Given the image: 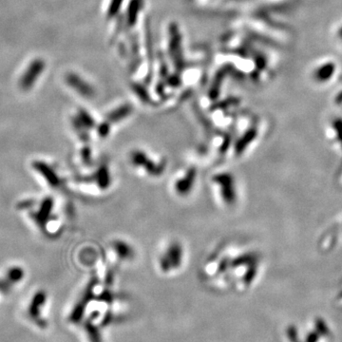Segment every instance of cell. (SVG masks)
<instances>
[{
    "label": "cell",
    "instance_id": "cell-1",
    "mask_svg": "<svg viewBox=\"0 0 342 342\" xmlns=\"http://www.w3.org/2000/svg\"><path fill=\"white\" fill-rule=\"evenodd\" d=\"M45 62L42 59H36L29 67L23 77L20 80V86L23 89H29L33 87L35 81L43 72Z\"/></svg>",
    "mask_w": 342,
    "mask_h": 342
}]
</instances>
